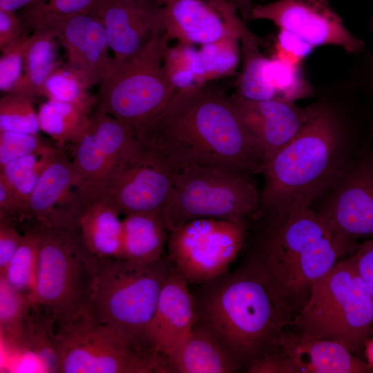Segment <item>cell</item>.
<instances>
[{"label": "cell", "mask_w": 373, "mask_h": 373, "mask_svg": "<svg viewBox=\"0 0 373 373\" xmlns=\"http://www.w3.org/2000/svg\"><path fill=\"white\" fill-rule=\"evenodd\" d=\"M135 137L178 171L191 164L225 166L254 175L265 161L226 93L209 84L178 90Z\"/></svg>", "instance_id": "cell-1"}, {"label": "cell", "mask_w": 373, "mask_h": 373, "mask_svg": "<svg viewBox=\"0 0 373 373\" xmlns=\"http://www.w3.org/2000/svg\"><path fill=\"white\" fill-rule=\"evenodd\" d=\"M262 216L265 226L249 261L293 320L314 284L359 245L336 237L311 207Z\"/></svg>", "instance_id": "cell-2"}, {"label": "cell", "mask_w": 373, "mask_h": 373, "mask_svg": "<svg viewBox=\"0 0 373 373\" xmlns=\"http://www.w3.org/2000/svg\"><path fill=\"white\" fill-rule=\"evenodd\" d=\"M195 323L211 331L246 370L270 354L292 318L249 260L202 284Z\"/></svg>", "instance_id": "cell-3"}, {"label": "cell", "mask_w": 373, "mask_h": 373, "mask_svg": "<svg viewBox=\"0 0 373 373\" xmlns=\"http://www.w3.org/2000/svg\"><path fill=\"white\" fill-rule=\"evenodd\" d=\"M350 142L332 111L316 104L300 131L265 162L260 214L317 202L361 146Z\"/></svg>", "instance_id": "cell-4"}, {"label": "cell", "mask_w": 373, "mask_h": 373, "mask_svg": "<svg viewBox=\"0 0 373 373\" xmlns=\"http://www.w3.org/2000/svg\"><path fill=\"white\" fill-rule=\"evenodd\" d=\"M173 265L168 256L149 263L123 258H99L88 313L144 353L152 350L148 331L163 285Z\"/></svg>", "instance_id": "cell-5"}, {"label": "cell", "mask_w": 373, "mask_h": 373, "mask_svg": "<svg viewBox=\"0 0 373 373\" xmlns=\"http://www.w3.org/2000/svg\"><path fill=\"white\" fill-rule=\"evenodd\" d=\"M294 330L337 342L363 359L373 336V297L350 256L312 286Z\"/></svg>", "instance_id": "cell-6"}, {"label": "cell", "mask_w": 373, "mask_h": 373, "mask_svg": "<svg viewBox=\"0 0 373 373\" xmlns=\"http://www.w3.org/2000/svg\"><path fill=\"white\" fill-rule=\"evenodd\" d=\"M40 227L42 236L32 302L54 318L57 329L88 312L99 258L86 247L78 229Z\"/></svg>", "instance_id": "cell-7"}, {"label": "cell", "mask_w": 373, "mask_h": 373, "mask_svg": "<svg viewBox=\"0 0 373 373\" xmlns=\"http://www.w3.org/2000/svg\"><path fill=\"white\" fill-rule=\"evenodd\" d=\"M251 175L218 165L191 164L180 169L161 213L168 232L195 219L245 222L259 215L260 191Z\"/></svg>", "instance_id": "cell-8"}, {"label": "cell", "mask_w": 373, "mask_h": 373, "mask_svg": "<svg viewBox=\"0 0 373 373\" xmlns=\"http://www.w3.org/2000/svg\"><path fill=\"white\" fill-rule=\"evenodd\" d=\"M169 40L165 32L130 58H113L99 83L95 111L126 124L135 136L165 109L176 93L163 68Z\"/></svg>", "instance_id": "cell-9"}, {"label": "cell", "mask_w": 373, "mask_h": 373, "mask_svg": "<svg viewBox=\"0 0 373 373\" xmlns=\"http://www.w3.org/2000/svg\"><path fill=\"white\" fill-rule=\"evenodd\" d=\"M59 372H169L166 361L149 355L110 327L83 313L56 329Z\"/></svg>", "instance_id": "cell-10"}, {"label": "cell", "mask_w": 373, "mask_h": 373, "mask_svg": "<svg viewBox=\"0 0 373 373\" xmlns=\"http://www.w3.org/2000/svg\"><path fill=\"white\" fill-rule=\"evenodd\" d=\"M245 236L244 221L195 219L169 232L168 257L189 283L202 285L229 271Z\"/></svg>", "instance_id": "cell-11"}, {"label": "cell", "mask_w": 373, "mask_h": 373, "mask_svg": "<svg viewBox=\"0 0 373 373\" xmlns=\"http://www.w3.org/2000/svg\"><path fill=\"white\" fill-rule=\"evenodd\" d=\"M137 142L126 124L97 111L92 113L83 132L70 144L79 190L88 205L104 199L117 168Z\"/></svg>", "instance_id": "cell-12"}, {"label": "cell", "mask_w": 373, "mask_h": 373, "mask_svg": "<svg viewBox=\"0 0 373 373\" xmlns=\"http://www.w3.org/2000/svg\"><path fill=\"white\" fill-rule=\"evenodd\" d=\"M371 137V136H370ZM369 137L317 202L316 210L341 240L373 236V146Z\"/></svg>", "instance_id": "cell-13"}, {"label": "cell", "mask_w": 373, "mask_h": 373, "mask_svg": "<svg viewBox=\"0 0 373 373\" xmlns=\"http://www.w3.org/2000/svg\"><path fill=\"white\" fill-rule=\"evenodd\" d=\"M177 172L166 159L137 140L117 168L102 200L124 216H161Z\"/></svg>", "instance_id": "cell-14"}, {"label": "cell", "mask_w": 373, "mask_h": 373, "mask_svg": "<svg viewBox=\"0 0 373 373\" xmlns=\"http://www.w3.org/2000/svg\"><path fill=\"white\" fill-rule=\"evenodd\" d=\"M251 373H370L373 367L341 344L287 329Z\"/></svg>", "instance_id": "cell-15"}, {"label": "cell", "mask_w": 373, "mask_h": 373, "mask_svg": "<svg viewBox=\"0 0 373 373\" xmlns=\"http://www.w3.org/2000/svg\"><path fill=\"white\" fill-rule=\"evenodd\" d=\"M251 18L272 21L312 46L335 45L358 54L364 42L354 36L328 0H278L252 8Z\"/></svg>", "instance_id": "cell-16"}, {"label": "cell", "mask_w": 373, "mask_h": 373, "mask_svg": "<svg viewBox=\"0 0 373 373\" xmlns=\"http://www.w3.org/2000/svg\"><path fill=\"white\" fill-rule=\"evenodd\" d=\"M164 7L169 39L201 46L229 37L260 39L247 28L237 7L228 0H171Z\"/></svg>", "instance_id": "cell-17"}, {"label": "cell", "mask_w": 373, "mask_h": 373, "mask_svg": "<svg viewBox=\"0 0 373 373\" xmlns=\"http://www.w3.org/2000/svg\"><path fill=\"white\" fill-rule=\"evenodd\" d=\"M90 15L103 26L115 61L133 57L166 32L164 5L155 0H98Z\"/></svg>", "instance_id": "cell-18"}, {"label": "cell", "mask_w": 373, "mask_h": 373, "mask_svg": "<svg viewBox=\"0 0 373 373\" xmlns=\"http://www.w3.org/2000/svg\"><path fill=\"white\" fill-rule=\"evenodd\" d=\"M79 187V176L72 160L58 148L30 197L32 218L44 227L78 229L88 206Z\"/></svg>", "instance_id": "cell-19"}, {"label": "cell", "mask_w": 373, "mask_h": 373, "mask_svg": "<svg viewBox=\"0 0 373 373\" xmlns=\"http://www.w3.org/2000/svg\"><path fill=\"white\" fill-rule=\"evenodd\" d=\"M22 16L26 26L44 21L66 50V66L78 74L89 88L99 84L113 57L108 54L105 30L98 20L90 14Z\"/></svg>", "instance_id": "cell-20"}, {"label": "cell", "mask_w": 373, "mask_h": 373, "mask_svg": "<svg viewBox=\"0 0 373 373\" xmlns=\"http://www.w3.org/2000/svg\"><path fill=\"white\" fill-rule=\"evenodd\" d=\"M240 42L239 38L229 37L198 48L182 42L168 46L163 59L165 75L176 92L230 76L239 64Z\"/></svg>", "instance_id": "cell-21"}, {"label": "cell", "mask_w": 373, "mask_h": 373, "mask_svg": "<svg viewBox=\"0 0 373 373\" xmlns=\"http://www.w3.org/2000/svg\"><path fill=\"white\" fill-rule=\"evenodd\" d=\"M229 98L265 164L300 131L315 106L301 108L274 99L250 100L236 93Z\"/></svg>", "instance_id": "cell-22"}, {"label": "cell", "mask_w": 373, "mask_h": 373, "mask_svg": "<svg viewBox=\"0 0 373 373\" xmlns=\"http://www.w3.org/2000/svg\"><path fill=\"white\" fill-rule=\"evenodd\" d=\"M195 319L194 296L188 281L173 267L163 285L149 327L153 351L165 359L189 334Z\"/></svg>", "instance_id": "cell-23"}, {"label": "cell", "mask_w": 373, "mask_h": 373, "mask_svg": "<svg viewBox=\"0 0 373 373\" xmlns=\"http://www.w3.org/2000/svg\"><path fill=\"white\" fill-rule=\"evenodd\" d=\"M165 360L169 372L232 373L241 370L221 341L208 329L195 323Z\"/></svg>", "instance_id": "cell-24"}, {"label": "cell", "mask_w": 373, "mask_h": 373, "mask_svg": "<svg viewBox=\"0 0 373 373\" xmlns=\"http://www.w3.org/2000/svg\"><path fill=\"white\" fill-rule=\"evenodd\" d=\"M168 231L161 216L135 213L122 220L120 256L137 262H156L164 257Z\"/></svg>", "instance_id": "cell-25"}, {"label": "cell", "mask_w": 373, "mask_h": 373, "mask_svg": "<svg viewBox=\"0 0 373 373\" xmlns=\"http://www.w3.org/2000/svg\"><path fill=\"white\" fill-rule=\"evenodd\" d=\"M33 30L28 35L23 54V73L10 93L24 96L35 102L38 92L48 75L58 66L51 28L43 21L30 26Z\"/></svg>", "instance_id": "cell-26"}, {"label": "cell", "mask_w": 373, "mask_h": 373, "mask_svg": "<svg viewBox=\"0 0 373 373\" xmlns=\"http://www.w3.org/2000/svg\"><path fill=\"white\" fill-rule=\"evenodd\" d=\"M10 347L21 351L24 363L36 364L38 372H59L56 323L44 309L32 306L19 341Z\"/></svg>", "instance_id": "cell-27"}, {"label": "cell", "mask_w": 373, "mask_h": 373, "mask_svg": "<svg viewBox=\"0 0 373 373\" xmlns=\"http://www.w3.org/2000/svg\"><path fill=\"white\" fill-rule=\"evenodd\" d=\"M110 204L101 200L87 207L78 229L89 250L99 258H119L122 220Z\"/></svg>", "instance_id": "cell-28"}, {"label": "cell", "mask_w": 373, "mask_h": 373, "mask_svg": "<svg viewBox=\"0 0 373 373\" xmlns=\"http://www.w3.org/2000/svg\"><path fill=\"white\" fill-rule=\"evenodd\" d=\"M96 98L90 101L68 103L46 99L40 104L37 116L40 131L54 140L57 146L73 142L87 126L95 107Z\"/></svg>", "instance_id": "cell-29"}, {"label": "cell", "mask_w": 373, "mask_h": 373, "mask_svg": "<svg viewBox=\"0 0 373 373\" xmlns=\"http://www.w3.org/2000/svg\"><path fill=\"white\" fill-rule=\"evenodd\" d=\"M242 68L237 81L236 94L250 100H276V94L269 81L270 58L259 50L260 39L240 41Z\"/></svg>", "instance_id": "cell-30"}, {"label": "cell", "mask_w": 373, "mask_h": 373, "mask_svg": "<svg viewBox=\"0 0 373 373\" xmlns=\"http://www.w3.org/2000/svg\"><path fill=\"white\" fill-rule=\"evenodd\" d=\"M23 240L10 260L4 277L10 285L19 291L32 296L35 292L39 252L41 242V229L36 227L28 228Z\"/></svg>", "instance_id": "cell-31"}, {"label": "cell", "mask_w": 373, "mask_h": 373, "mask_svg": "<svg viewBox=\"0 0 373 373\" xmlns=\"http://www.w3.org/2000/svg\"><path fill=\"white\" fill-rule=\"evenodd\" d=\"M57 149L27 155L0 166V180L28 203L44 170Z\"/></svg>", "instance_id": "cell-32"}, {"label": "cell", "mask_w": 373, "mask_h": 373, "mask_svg": "<svg viewBox=\"0 0 373 373\" xmlns=\"http://www.w3.org/2000/svg\"><path fill=\"white\" fill-rule=\"evenodd\" d=\"M32 306L30 296L19 291L4 277H0V331L1 340L7 345H15L19 341Z\"/></svg>", "instance_id": "cell-33"}, {"label": "cell", "mask_w": 373, "mask_h": 373, "mask_svg": "<svg viewBox=\"0 0 373 373\" xmlns=\"http://www.w3.org/2000/svg\"><path fill=\"white\" fill-rule=\"evenodd\" d=\"M89 88L75 72L66 66H58L43 83L38 97L68 103L84 102L96 98V95L90 94Z\"/></svg>", "instance_id": "cell-34"}, {"label": "cell", "mask_w": 373, "mask_h": 373, "mask_svg": "<svg viewBox=\"0 0 373 373\" xmlns=\"http://www.w3.org/2000/svg\"><path fill=\"white\" fill-rule=\"evenodd\" d=\"M33 103L24 96L4 93L0 99V131L39 133L37 112Z\"/></svg>", "instance_id": "cell-35"}, {"label": "cell", "mask_w": 373, "mask_h": 373, "mask_svg": "<svg viewBox=\"0 0 373 373\" xmlns=\"http://www.w3.org/2000/svg\"><path fill=\"white\" fill-rule=\"evenodd\" d=\"M57 147L51 146L39 133L0 131V166L17 159L45 153Z\"/></svg>", "instance_id": "cell-36"}, {"label": "cell", "mask_w": 373, "mask_h": 373, "mask_svg": "<svg viewBox=\"0 0 373 373\" xmlns=\"http://www.w3.org/2000/svg\"><path fill=\"white\" fill-rule=\"evenodd\" d=\"M28 37L1 50L0 90L3 93H11L22 75Z\"/></svg>", "instance_id": "cell-37"}, {"label": "cell", "mask_w": 373, "mask_h": 373, "mask_svg": "<svg viewBox=\"0 0 373 373\" xmlns=\"http://www.w3.org/2000/svg\"><path fill=\"white\" fill-rule=\"evenodd\" d=\"M98 0H40L37 4L25 8L23 15L68 16L90 14Z\"/></svg>", "instance_id": "cell-38"}, {"label": "cell", "mask_w": 373, "mask_h": 373, "mask_svg": "<svg viewBox=\"0 0 373 373\" xmlns=\"http://www.w3.org/2000/svg\"><path fill=\"white\" fill-rule=\"evenodd\" d=\"M313 48V46L296 35L280 30L276 43V54L274 57L299 66Z\"/></svg>", "instance_id": "cell-39"}, {"label": "cell", "mask_w": 373, "mask_h": 373, "mask_svg": "<svg viewBox=\"0 0 373 373\" xmlns=\"http://www.w3.org/2000/svg\"><path fill=\"white\" fill-rule=\"evenodd\" d=\"M28 203L16 195L2 180H0V220L12 224L31 219Z\"/></svg>", "instance_id": "cell-40"}, {"label": "cell", "mask_w": 373, "mask_h": 373, "mask_svg": "<svg viewBox=\"0 0 373 373\" xmlns=\"http://www.w3.org/2000/svg\"><path fill=\"white\" fill-rule=\"evenodd\" d=\"M23 236L12 223L0 220V276L5 274L10 260L21 243Z\"/></svg>", "instance_id": "cell-41"}, {"label": "cell", "mask_w": 373, "mask_h": 373, "mask_svg": "<svg viewBox=\"0 0 373 373\" xmlns=\"http://www.w3.org/2000/svg\"><path fill=\"white\" fill-rule=\"evenodd\" d=\"M24 23L15 12L0 9V49L14 44L26 36Z\"/></svg>", "instance_id": "cell-42"}, {"label": "cell", "mask_w": 373, "mask_h": 373, "mask_svg": "<svg viewBox=\"0 0 373 373\" xmlns=\"http://www.w3.org/2000/svg\"><path fill=\"white\" fill-rule=\"evenodd\" d=\"M350 256L373 297V239L359 245Z\"/></svg>", "instance_id": "cell-43"}, {"label": "cell", "mask_w": 373, "mask_h": 373, "mask_svg": "<svg viewBox=\"0 0 373 373\" xmlns=\"http://www.w3.org/2000/svg\"><path fill=\"white\" fill-rule=\"evenodd\" d=\"M40 0H0V9L15 12L21 8L37 4Z\"/></svg>", "instance_id": "cell-44"}, {"label": "cell", "mask_w": 373, "mask_h": 373, "mask_svg": "<svg viewBox=\"0 0 373 373\" xmlns=\"http://www.w3.org/2000/svg\"><path fill=\"white\" fill-rule=\"evenodd\" d=\"M366 64L367 87L373 96V51L368 57Z\"/></svg>", "instance_id": "cell-45"}, {"label": "cell", "mask_w": 373, "mask_h": 373, "mask_svg": "<svg viewBox=\"0 0 373 373\" xmlns=\"http://www.w3.org/2000/svg\"><path fill=\"white\" fill-rule=\"evenodd\" d=\"M365 357L367 363L373 367V338H371L365 345Z\"/></svg>", "instance_id": "cell-46"}, {"label": "cell", "mask_w": 373, "mask_h": 373, "mask_svg": "<svg viewBox=\"0 0 373 373\" xmlns=\"http://www.w3.org/2000/svg\"><path fill=\"white\" fill-rule=\"evenodd\" d=\"M155 1L160 2V3H163L164 5H166L167 3H169L171 0H155Z\"/></svg>", "instance_id": "cell-47"}, {"label": "cell", "mask_w": 373, "mask_h": 373, "mask_svg": "<svg viewBox=\"0 0 373 373\" xmlns=\"http://www.w3.org/2000/svg\"><path fill=\"white\" fill-rule=\"evenodd\" d=\"M372 3H373V0H372Z\"/></svg>", "instance_id": "cell-48"}]
</instances>
